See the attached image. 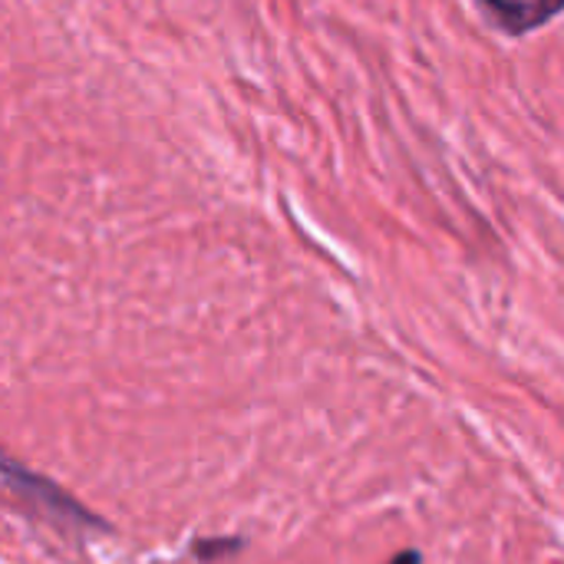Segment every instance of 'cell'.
<instances>
[{"mask_svg": "<svg viewBox=\"0 0 564 564\" xmlns=\"http://www.w3.org/2000/svg\"><path fill=\"white\" fill-rule=\"evenodd\" d=\"M476 7L496 30L509 36H525L555 20L562 13L564 0H476Z\"/></svg>", "mask_w": 564, "mask_h": 564, "instance_id": "obj_1", "label": "cell"}, {"mask_svg": "<svg viewBox=\"0 0 564 564\" xmlns=\"http://www.w3.org/2000/svg\"><path fill=\"white\" fill-rule=\"evenodd\" d=\"M0 473H3V479L23 496V499H30L33 506H40V509H46L50 516H59V519H73V522H93V516H86L73 499H66L59 489H53L46 479H40V476H33V473H26V469H20V466H13V463H0Z\"/></svg>", "mask_w": 564, "mask_h": 564, "instance_id": "obj_2", "label": "cell"}, {"mask_svg": "<svg viewBox=\"0 0 564 564\" xmlns=\"http://www.w3.org/2000/svg\"><path fill=\"white\" fill-rule=\"evenodd\" d=\"M241 539H215V542H198L195 545V555L202 558V562H215V558H225V555H231V552H241Z\"/></svg>", "mask_w": 564, "mask_h": 564, "instance_id": "obj_3", "label": "cell"}, {"mask_svg": "<svg viewBox=\"0 0 564 564\" xmlns=\"http://www.w3.org/2000/svg\"><path fill=\"white\" fill-rule=\"evenodd\" d=\"M390 564H423V558H420V552H403V555H397Z\"/></svg>", "mask_w": 564, "mask_h": 564, "instance_id": "obj_4", "label": "cell"}]
</instances>
